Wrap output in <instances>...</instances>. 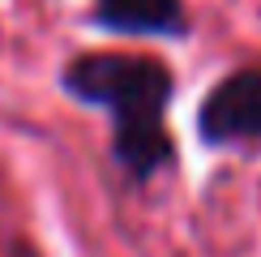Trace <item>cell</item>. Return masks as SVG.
Listing matches in <instances>:
<instances>
[{"label":"cell","instance_id":"6da1fadb","mask_svg":"<svg viewBox=\"0 0 261 257\" xmlns=\"http://www.w3.org/2000/svg\"><path fill=\"white\" fill-rule=\"evenodd\" d=\"M64 86L77 99L112 116L116 163L133 180H150L163 163H171V137H167L171 73L163 60L137 56V52H86V56L69 60Z\"/></svg>","mask_w":261,"mask_h":257},{"label":"cell","instance_id":"7a4b0ae2","mask_svg":"<svg viewBox=\"0 0 261 257\" xmlns=\"http://www.w3.org/2000/svg\"><path fill=\"white\" fill-rule=\"evenodd\" d=\"M205 142H257L261 137V69H240L205 94L197 112Z\"/></svg>","mask_w":261,"mask_h":257},{"label":"cell","instance_id":"3957f363","mask_svg":"<svg viewBox=\"0 0 261 257\" xmlns=\"http://www.w3.org/2000/svg\"><path fill=\"white\" fill-rule=\"evenodd\" d=\"M94 17L107 30H128V35H180L184 30L180 0H94Z\"/></svg>","mask_w":261,"mask_h":257}]
</instances>
